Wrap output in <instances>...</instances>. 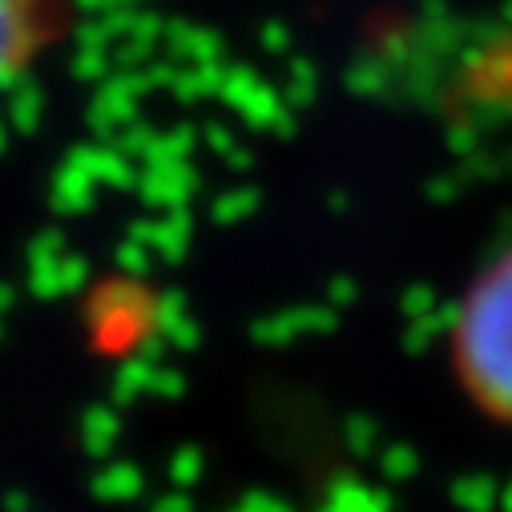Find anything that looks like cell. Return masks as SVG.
<instances>
[{
	"label": "cell",
	"instance_id": "2",
	"mask_svg": "<svg viewBox=\"0 0 512 512\" xmlns=\"http://www.w3.org/2000/svg\"><path fill=\"white\" fill-rule=\"evenodd\" d=\"M61 33V0H0V93L17 85Z\"/></svg>",
	"mask_w": 512,
	"mask_h": 512
},
{
	"label": "cell",
	"instance_id": "1",
	"mask_svg": "<svg viewBox=\"0 0 512 512\" xmlns=\"http://www.w3.org/2000/svg\"><path fill=\"white\" fill-rule=\"evenodd\" d=\"M452 355L464 392L488 416L512 424V250L464 295Z\"/></svg>",
	"mask_w": 512,
	"mask_h": 512
}]
</instances>
